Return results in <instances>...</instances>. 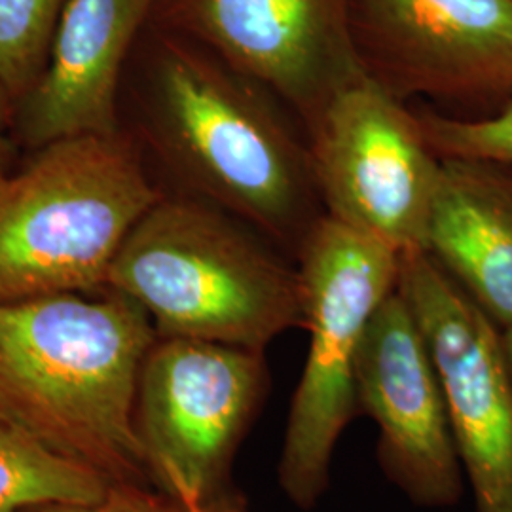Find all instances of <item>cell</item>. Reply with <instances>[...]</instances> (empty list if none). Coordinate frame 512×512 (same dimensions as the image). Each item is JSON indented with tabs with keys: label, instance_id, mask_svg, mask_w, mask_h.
Listing matches in <instances>:
<instances>
[{
	"label": "cell",
	"instance_id": "2e32d148",
	"mask_svg": "<svg viewBox=\"0 0 512 512\" xmlns=\"http://www.w3.org/2000/svg\"><path fill=\"white\" fill-rule=\"evenodd\" d=\"M423 135L442 160L512 167V99L486 118H454L435 109L416 110Z\"/></svg>",
	"mask_w": 512,
	"mask_h": 512
},
{
	"label": "cell",
	"instance_id": "30bf717a",
	"mask_svg": "<svg viewBox=\"0 0 512 512\" xmlns=\"http://www.w3.org/2000/svg\"><path fill=\"white\" fill-rule=\"evenodd\" d=\"M154 25L274 93L304 131L336 93L366 76L349 0H162Z\"/></svg>",
	"mask_w": 512,
	"mask_h": 512
},
{
	"label": "cell",
	"instance_id": "8992f818",
	"mask_svg": "<svg viewBox=\"0 0 512 512\" xmlns=\"http://www.w3.org/2000/svg\"><path fill=\"white\" fill-rule=\"evenodd\" d=\"M264 389L262 351L158 336L135 406L152 484L183 507H213Z\"/></svg>",
	"mask_w": 512,
	"mask_h": 512
},
{
	"label": "cell",
	"instance_id": "277c9868",
	"mask_svg": "<svg viewBox=\"0 0 512 512\" xmlns=\"http://www.w3.org/2000/svg\"><path fill=\"white\" fill-rule=\"evenodd\" d=\"M164 194L124 133L63 137L0 173V304L107 287L133 226Z\"/></svg>",
	"mask_w": 512,
	"mask_h": 512
},
{
	"label": "cell",
	"instance_id": "ba28073f",
	"mask_svg": "<svg viewBox=\"0 0 512 512\" xmlns=\"http://www.w3.org/2000/svg\"><path fill=\"white\" fill-rule=\"evenodd\" d=\"M366 74L408 103L486 118L512 99V0H349Z\"/></svg>",
	"mask_w": 512,
	"mask_h": 512
},
{
	"label": "cell",
	"instance_id": "5b68a950",
	"mask_svg": "<svg viewBox=\"0 0 512 512\" xmlns=\"http://www.w3.org/2000/svg\"><path fill=\"white\" fill-rule=\"evenodd\" d=\"M296 264L310 349L277 473L294 505L311 509L329 486L336 442L357 408L355 361L372 317L397 289L401 253L325 215Z\"/></svg>",
	"mask_w": 512,
	"mask_h": 512
},
{
	"label": "cell",
	"instance_id": "e0dca14e",
	"mask_svg": "<svg viewBox=\"0 0 512 512\" xmlns=\"http://www.w3.org/2000/svg\"><path fill=\"white\" fill-rule=\"evenodd\" d=\"M19 512H186L183 505L152 486L112 482L95 503H44Z\"/></svg>",
	"mask_w": 512,
	"mask_h": 512
},
{
	"label": "cell",
	"instance_id": "7c38bea8",
	"mask_svg": "<svg viewBox=\"0 0 512 512\" xmlns=\"http://www.w3.org/2000/svg\"><path fill=\"white\" fill-rule=\"evenodd\" d=\"M162 0H69L37 86L21 101L29 145L114 133L124 63Z\"/></svg>",
	"mask_w": 512,
	"mask_h": 512
},
{
	"label": "cell",
	"instance_id": "44dd1931",
	"mask_svg": "<svg viewBox=\"0 0 512 512\" xmlns=\"http://www.w3.org/2000/svg\"><path fill=\"white\" fill-rule=\"evenodd\" d=\"M503 167V171H505V177L509 179V183L512 184V167L511 165H501Z\"/></svg>",
	"mask_w": 512,
	"mask_h": 512
},
{
	"label": "cell",
	"instance_id": "9c48e42d",
	"mask_svg": "<svg viewBox=\"0 0 512 512\" xmlns=\"http://www.w3.org/2000/svg\"><path fill=\"white\" fill-rule=\"evenodd\" d=\"M399 293L439 374L476 512H512V374L503 329L427 251L401 255Z\"/></svg>",
	"mask_w": 512,
	"mask_h": 512
},
{
	"label": "cell",
	"instance_id": "9a60e30c",
	"mask_svg": "<svg viewBox=\"0 0 512 512\" xmlns=\"http://www.w3.org/2000/svg\"><path fill=\"white\" fill-rule=\"evenodd\" d=\"M69 0H0V82L21 103L46 69Z\"/></svg>",
	"mask_w": 512,
	"mask_h": 512
},
{
	"label": "cell",
	"instance_id": "ac0fdd59",
	"mask_svg": "<svg viewBox=\"0 0 512 512\" xmlns=\"http://www.w3.org/2000/svg\"><path fill=\"white\" fill-rule=\"evenodd\" d=\"M14 103H16L14 97L8 93V90L0 82V173L4 171V167L8 164V158H10L8 129H10V114H12Z\"/></svg>",
	"mask_w": 512,
	"mask_h": 512
},
{
	"label": "cell",
	"instance_id": "8fae6325",
	"mask_svg": "<svg viewBox=\"0 0 512 512\" xmlns=\"http://www.w3.org/2000/svg\"><path fill=\"white\" fill-rule=\"evenodd\" d=\"M355 395L380 431L385 475L421 507H452L465 475L420 327L399 289L372 317L355 361Z\"/></svg>",
	"mask_w": 512,
	"mask_h": 512
},
{
	"label": "cell",
	"instance_id": "d6986e66",
	"mask_svg": "<svg viewBox=\"0 0 512 512\" xmlns=\"http://www.w3.org/2000/svg\"><path fill=\"white\" fill-rule=\"evenodd\" d=\"M503 342H505V351H507V359H509L512 374V329L503 330Z\"/></svg>",
	"mask_w": 512,
	"mask_h": 512
},
{
	"label": "cell",
	"instance_id": "3957f363",
	"mask_svg": "<svg viewBox=\"0 0 512 512\" xmlns=\"http://www.w3.org/2000/svg\"><path fill=\"white\" fill-rule=\"evenodd\" d=\"M107 289L141 304L164 338L262 351L306 323L287 251L194 196L164 194L148 209L114 258Z\"/></svg>",
	"mask_w": 512,
	"mask_h": 512
},
{
	"label": "cell",
	"instance_id": "ffe728a7",
	"mask_svg": "<svg viewBox=\"0 0 512 512\" xmlns=\"http://www.w3.org/2000/svg\"><path fill=\"white\" fill-rule=\"evenodd\" d=\"M184 509H186V512H224L217 511L215 507H207V505H188Z\"/></svg>",
	"mask_w": 512,
	"mask_h": 512
},
{
	"label": "cell",
	"instance_id": "5bb4252c",
	"mask_svg": "<svg viewBox=\"0 0 512 512\" xmlns=\"http://www.w3.org/2000/svg\"><path fill=\"white\" fill-rule=\"evenodd\" d=\"M110 484L92 469L50 452L0 416V512L44 503H95Z\"/></svg>",
	"mask_w": 512,
	"mask_h": 512
},
{
	"label": "cell",
	"instance_id": "52a82bcc",
	"mask_svg": "<svg viewBox=\"0 0 512 512\" xmlns=\"http://www.w3.org/2000/svg\"><path fill=\"white\" fill-rule=\"evenodd\" d=\"M306 135L325 215L401 255L425 251L442 160L416 110L366 74L336 93Z\"/></svg>",
	"mask_w": 512,
	"mask_h": 512
},
{
	"label": "cell",
	"instance_id": "7a4b0ae2",
	"mask_svg": "<svg viewBox=\"0 0 512 512\" xmlns=\"http://www.w3.org/2000/svg\"><path fill=\"white\" fill-rule=\"evenodd\" d=\"M148 133L194 196L298 255L325 217L308 135L274 93L194 40L156 27Z\"/></svg>",
	"mask_w": 512,
	"mask_h": 512
},
{
	"label": "cell",
	"instance_id": "6da1fadb",
	"mask_svg": "<svg viewBox=\"0 0 512 512\" xmlns=\"http://www.w3.org/2000/svg\"><path fill=\"white\" fill-rule=\"evenodd\" d=\"M156 340L145 308L112 289L0 304V416L109 482L154 486L135 406Z\"/></svg>",
	"mask_w": 512,
	"mask_h": 512
},
{
	"label": "cell",
	"instance_id": "4fadbf2b",
	"mask_svg": "<svg viewBox=\"0 0 512 512\" xmlns=\"http://www.w3.org/2000/svg\"><path fill=\"white\" fill-rule=\"evenodd\" d=\"M425 251L501 329H512V184L501 165L440 162Z\"/></svg>",
	"mask_w": 512,
	"mask_h": 512
}]
</instances>
